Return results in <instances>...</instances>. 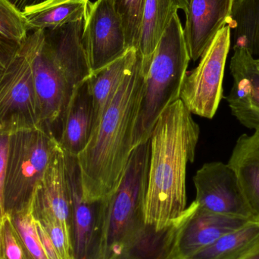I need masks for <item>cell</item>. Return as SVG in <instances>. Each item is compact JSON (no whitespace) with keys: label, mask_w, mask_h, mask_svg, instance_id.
<instances>
[{"label":"cell","mask_w":259,"mask_h":259,"mask_svg":"<svg viewBox=\"0 0 259 259\" xmlns=\"http://www.w3.org/2000/svg\"><path fill=\"white\" fill-rule=\"evenodd\" d=\"M150 140L132 151L115 191L103 200L97 259H181L178 243L187 217L158 232L145 222Z\"/></svg>","instance_id":"cell-1"},{"label":"cell","mask_w":259,"mask_h":259,"mask_svg":"<svg viewBox=\"0 0 259 259\" xmlns=\"http://www.w3.org/2000/svg\"><path fill=\"white\" fill-rule=\"evenodd\" d=\"M199 133L181 100L164 111L152 130L144 217L158 232L178 225L187 209V167L194 161Z\"/></svg>","instance_id":"cell-2"},{"label":"cell","mask_w":259,"mask_h":259,"mask_svg":"<svg viewBox=\"0 0 259 259\" xmlns=\"http://www.w3.org/2000/svg\"><path fill=\"white\" fill-rule=\"evenodd\" d=\"M143 81L144 72L138 56L93 131L86 148L77 157L86 200L104 199L119 185L134 150L133 133Z\"/></svg>","instance_id":"cell-3"},{"label":"cell","mask_w":259,"mask_h":259,"mask_svg":"<svg viewBox=\"0 0 259 259\" xmlns=\"http://www.w3.org/2000/svg\"><path fill=\"white\" fill-rule=\"evenodd\" d=\"M84 19L36 30L32 62L39 127L59 143L64 118L76 87L91 74L82 44Z\"/></svg>","instance_id":"cell-4"},{"label":"cell","mask_w":259,"mask_h":259,"mask_svg":"<svg viewBox=\"0 0 259 259\" xmlns=\"http://www.w3.org/2000/svg\"><path fill=\"white\" fill-rule=\"evenodd\" d=\"M190 58L184 27L175 14L144 72V81L133 133V149L150 138L160 115L180 100Z\"/></svg>","instance_id":"cell-5"},{"label":"cell","mask_w":259,"mask_h":259,"mask_svg":"<svg viewBox=\"0 0 259 259\" xmlns=\"http://www.w3.org/2000/svg\"><path fill=\"white\" fill-rule=\"evenodd\" d=\"M59 146L56 139L37 127L10 134L3 190L6 215L32 202Z\"/></svg>","instance_id":"cell-6"},{"label":"cell","mask_w":259,"mask_h":259,"mask_svg":"<svg viewBox=\"0 0 259 259\" xmlns=\"http://www.w3.org/2000/svg\"><path fill=\"white\" fill-rule=\"evenodd\" d=\"M36 32H30L0 77V134L39 127L32 62Z\"/></svg>","instance_id":"cell-7"},{"label":"cell","mask_w":259,"mask_h":259,"mask_svg":"<svg viewBox=\"0 0 259 259\" xmlns=\"http://www.w3.org/2000/svg\"><path fill=\"white\" fill-rule=\"evenodd\" d=\"M231 29L225 26L204 52L195 69L187 72L180 100L190 113L211 119L223 94V79L231 47Z\"/></svg>","instance_id":"cell-8"},{"label":"cell","mask_w":259,"mask_h":259,"mask_svg":"<svg viewBox=\"0 0 259 259\" xmlns=\"http://www.w3.org/2000/svg\"><path fill=\"white\" fill-rule=\"evenodd\" d=\"M82 44L91 72L112 63L128 50L122 20L112 0L90 3Z\"/></svg>","instance_id":"cell-9"},{"label":"cell","mask_w":259,"mask_h":259,"mask_svg":"<svg viewBox=\"0 0 259 259\" xmlns=\"http://www.w3.org/2000/svg\"><path fill=\"white\" fill-rule=\"evenodd\" d=\"M193 182L195 201L199 206L212 212L254 220L237 174L229 164L206 163L197 170Z\"/></svg>","instance_id":"cell-10"},{"label":"cell","mask_w":259,"mask_h":259,"mask_svg":"<svg viewBox=\"0 0 259 259\" xmlns=\"http://www.w3.org/2000/svg\"><path fill=\"white\" fill-rule=\"evenodd\" d=\"M65 155L72 212L74 259H97L98 230L103 199L83 198L81 176L77 157Z\"/></svg>","instance_id":"cell-11"},{"label":"cell","mask_w":259,"mask_h":259,"mask_svg":"<svg viewBox=\"0 0 259 259\" xmlns=\"http://www.w3.org/2000/svg\"><path fill=\"white\" fill-rule=\"evenodd\" d=\"M230 68L234 84L226 99L231 112L245 127L259 131L258 59L245 47L234 45Z\"/></svg>","instance_id":"cell-12"},{"label":"cell","mask_w":259,"mask_h":259,"mask_svg":"<svg viewBox=\"0 0 259 259\" xmlns=\"http://www.w3.org/2000/svg\"><path fill=\"white\" fill-rule=\"evenodd\" d=\"M34 217H49L59 222L73 239L72 212L65 155L58 147L35 190Z\"/></svg>","instance_id":"cell-13"},{"label":"cell","mask_w":259,"mask_h":259,"mask_svg":"<svg viewBox=\"0 0 259 259\" xmlns=\"http://www.w3.org/2000/svg\"><path fill=\"white\" fill-rule=\"evenodd\" d=\"M252 219L212 212L194 201L187 207V217L178 238L181 259H189L227 233L238 229Z\"/></svg>","instance_id":"cell-14"},{"label":"cell","mask_w":259,"mask_h":259,"mask_svg":"<svg viewBox=\"0 0 259 259\" xmlns=\"http://www.w3.org/2000/svg\"><path fill=\"white\" fill-rule=\"evenodd\" d=\"M234 0H190L184 36L190 60L196 62L219 31L229 24Z\"/></svg>","instance_id":"cell-15"},{"label":"cell","mask_w":259,"mask_h":259,"mask_svg":"<svg viewBox=\"0 0 259 259\" xmlns=\"http://www.w3.org/2000/svg\"><path fill=\"white\" fill-rule=\"evenodd\" d=\"M95 127V114L87 78L71 96L64 118L59 146L64 153L77 157L86 148Z\"/></svg>","instance_id":"cell-16"},{"label":"cell","mask_w":259,"mask_h":259,"mask_svg":"<svg viewBox=\"0 0 259 259\" xmlns=\"http://www.w3.org/2000/svg\"><path fill=\"white\" fill-rule=\"evenodd\" d=\"M228 164L237 174L252 219L259 222V131L240 136Z\"/></svg>","instance_id":"cell-17"},{"label":"cell","mask_w":259,"mask_h":259,"mask_svg":"<svg viewBox=\"0 0 259 259\" xmlns=\"http://www.w3.org/2000/svg\"><path fill=\"white\" fill-rule=\"evenodd\" d=\"M138 56L136 49H129L124 56L106 66L93 71L87 77L94 105L95 127L113 100L127 71L138 59Z\"/></svg>","instance_id":"cell-18"},{"label":"cell","mask_w":259,"mask_h":259,"mask_svg":"<svg viewBox=\"0 0 259 259\" xmlns=\"http://www.w3.org/2000/svg\"><path fill=\"white\" fill-rule=\"evenodd\" d=\"M180 9L177 0H146L137 52L146 71L166 29Z\"/></svg>","instance_id":"cell-19"},{"label":"cell","mask_w":259,"mask_h":259,"mask_svg":"<svg viewBox=\"0 0 259 259\" xmlns=\"http://www.w3.org/2000/svg\"><path fill=\"white\" fill-rule=\"evenodd\" d=\"M90 3V0H53L36 6L24 13L29 33L84 19Z\"/></svg>","instance_id":"cell-20"},{"label":"cell","mask_w":259,"mask_h":259,"mask_svg":"<svg viewBox=\"0 0 259 259\" xmlns=\"http://www.w3.org/2000/svg\"><path fill=\"white\" fill-rule=\"evenodd\" d=\"M259 244V222L247 225L218 239L189 259H239Z\"/></svg>","instance_id":"cell-21"},{"label":"cell","mask_w":259,"mask_h":259,"mask_svg":"<svg viewBox=\"0 0 259 259\" xmlns=\"http://www.w3.org/2000/svg\"><path fill=\"white\" fill-rule=\"evenodd\" d=\"M234 45L259 57V0H234L231 21Z\"/></svg>","instance_id":"cell-22"},{"label":"cell","mask_w":259,"mask_h":259,"mask_svg":"<svg viewBox=\"0 0 259 259\" xmlns=\"http://www.w3.org/2000/svg\"><path fill=\"white\" fill-rule=\"evenodd\" d=\"M8 216L15 228L26 259H49L36 229V219L33 214V200L27 206Z\"/></svg>","instance_id":"cell-23"},{"label":"cell","mask_w":259,"mask_h":259,"mask_svg":"<svg viewBox=\"0 0 259 259\" xmlns=\"http://www.w3.org/2000/svg\"><path fill=\"white\" fill-rule=\"evenodd\" d=\"M122 20L127 49L138 47L142 19L146 0H112Z\"/></svg>","instance_id":"cell-24"},{"label":"cell","mask_w":259,"mask_h":259,"mask_svg":"<svg viewBox=\"0 0 259 259\" xmlns=\"http://www.w3.org/2000/svg\"><path fill=\"white\" fill-rule=\"evenodd\" d=\"M28 34L24 13L9 0H0V37L21 44Z\"/></svg>","instance_id":"cell-25"},{"label":"cell","mask_w":259,"mask_h":259,"mask_svg":"<svg viewBox=\"0 0 259 259\" xmlns=\"http://www.w3.org/2000/svg\"><path fill=\"white\" fill-rule=\"evenodd\" d=\"M34 218L48 234L59 258L74 259L73 239L66 229L52 218Z\"/></svg>","instance_id":"cell-26"},{"label":"cell","mask_w":259,"mask_h":259,"mask_svg":"<svg viewBox=\"0 0 259 259\" xmlns=\"http://www.w3.org/2000/svg\"><path fill=\"white\" fill-rule=\"evenodd\" d=\"M3 259H26L15 228L8 215L3 222Z\"/></svg>","instance_id":"cell-27"},{"label":"cell","mask_w":259,"mask_h":259,"mask_svg":"<svg viewBox=\"0 0 259 259\" xmlns=\"http://www.w3.org/2000/svg\"><path fill=\"white\" fill-rule=\"evenodd\" d=\"M11 134H0V218L3 222L6 217L4 206V180L7 161L8 149Z\"/></svg>","instance_id":"cell-28"},{"label":"cell","mask_w":259,"mask_h":259,"mask_svg":"<svg viewBox=\"0 0 259 259\" xmlns=\"http://www.w3.org/2000/svg\"><path fill=\"white\" fill-rule=\"evenodd\" d=\"M21 44L0 37V77L10 64Z\"/></svg>","instance_id":"cell-29"},{"label":"cell","mask_w":259,"mask_h":259,"mask_svg":"<svg viewBox=\"0 0 259 259\" xmlns=\"http://www.w3.org/2000/svg\"><path fill=\"white\" fill-rule=\"evenodd\" d=\"M36 225L38 234H39V239H40L41 243H42V247H44L47 258L49 259H60L59 258V255H58L56 249H55L54 245L52 243L48 234L46 232L42 225L36 220Z\"/></svg>","instance_id":"cell-30"},{"label":"cell","mask_w":259,"mask_h":259,"mask_svg":"<svg viewBox=\"0 0 259 259\" xmlns=\"http://www.w3.org/2000/svg\"><path fill=\"white\" fill-rule=\"evenodd\" d=\"M12 4L15 5L18 9L23 13L40 6L44 3L48 2L53 1V0H9Z\"/></svg>","instance_id":"cell-31"},{"label":"cell","mask_w":259,"mask_h":259,"mask_svg":"<svg viewBox=\"0 0 259 259\" xmlns=\"http://www.w3.org/2000/svg\"><path fill=\"white\" fill-rule=\"evenodd\" d=\"M239 259H259V244L250 252Z\"/></svg>","instance_id":"cell-32"},{"label":"cell","mask_w":259,"mask_h":259,"mask_svg":"<svg viewBox=\"0 0 259 259\" xmlns=\"http://www.w3.org/2000/svg\"><path fill=\"white\" fill-rule=\"evenodd\" d=\"M177 1L179 5L180 9H182L185 12L190 5V0H177Z\"/></svg>","instance_id":"cell-33"},{"label":"cell","mask_w":259,"mask_h":259,"mask_svg":"<svg viewBox=\"0 0 259 259\" xmlns=\"http://www.w3.org/2000/svg\"><path fill=\"white\" fill-rule=\"evenodd\" d=\"M0 259H3V221L0 218Z\"/></svg>","instance_id":"cell-34"},{"label":"cell","mask_w":259,"mask_h":259,"mask_svg":"<svg viewBox=\"0 0 259 259\" xmlns=\"http://www.w3.org/2000/svg\"><path fill=\"white\" fill-rule=\"evenodd\" d=\"M258 65H259V58L258 59Z\"/></svg>","instance_id":"cell-35"}]
</instances>
